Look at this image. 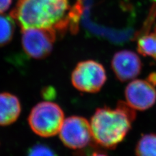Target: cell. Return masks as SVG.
Instances as JSON below:
<instances>
[{"instance_id":"cell-6","label":"cell","mask_w":156,"mask_h":156,"mask_svg":"<svg viewBox=\"0 0 156 156\" xmlns=\"http://www.w3.org/2000/svg\"><path fill=\"white\" fill-rule=\"evenodd\" d=\"M57 31L53 29L29 28L22 29V45L26 54L34 58H43L50 54L56 41Z\"/></svg>"},{"instance_id":"cell-2","label":"cell","mask_w":156,"mask_h":156,"mask_svg":"<svg viewBox=\"0 0 156 156\" xmlns=\"http://www.w3.org/2000/svg\"><path fill=\"white\" fill-rule=\"evenodd\" d=\"M136 111L124 101L115 108L104 107L96 110L90 121L94 142L106 149H114L130 131Z\"/></svg>"},{"instance_id":"cell-7","label":"cell","mask_w":156,"mask_h":156,"mask_svg":"<svg viewBox=\"0 0 156 156\" xmlns=\"http://www.w3.org/2000/svg\"><path fill=\"white\" fill-rule=\"evenodd\" d=\"M58 134L62 143L74 150L85 148L93 141L90 122L80 116L65 119Z\"/></svg>"},{"instance_id":"cell-5","label":"cell","mask_w":156,"mask_h":156,"mask_svg":"<svg viewBox=\"0 0 156 156\" xmlns=\"http://www.w3.org/2000/svg\"><path fill=\"white\" fill-rule=\"evenodd\" d=\"M156 72L150 74L146 80L135 79L126 86V102L135 111H146L156 101Z\"/></svg>"},{"instance_id":"cell-10","label":"cell","mask_w":156,"mask_h":156,"mask_svg":"<svg viewBox=\"0 0 156 156\" xmlns=\"http://www.w3.org/2000/svg\"><path fill=\"white\" fill-rule=\"evenodd\" d=\"M137 50L140 54L152 57L156 61V28L153 32L146 33L139 38Z\"/></svg>"},{"instance_id":"cell-11","label":"cell","mask_w":156,"mask_h":156,"mask_svg":"<svg viewBox=\"0 0 156 156\" xmlns=\"http://www.w3.org/2000/svg\"><path fill=\"white\" fill-rule=\"evenodd\" d=\"M135 154L136 156H156V134L141 136L136 145Z\"/></svg>"},{"instance_id":"cell-15","label":"cell","mask_w":156,"mask_h":156,"mask_svg":"<svg viewBox=\"0 0 156 156\" xmlns=\"http://www.w3.org/2000/svg\"><path fill=\"white\" fill-rule=\"evenodd\" d=\"M90 156H108V155L104 154V153H101V152H94Z\"/></svg>"},{"instance_id":"cell-9","label":"cell","mask_w":156,"mask_h":156,"mask_svg":"<svg viewBox=\"0 0 156 156\" xmlns=\"http://www.w3.org/2000/svg\"><path fill=\"white\" fill-rule=\"evenodd\" d=\"M21 113V104L18 98L8 92L0 93V126L14 123Z\"/></svg>"},{"instance_id":"cell-14","label":"cell","mask_w":156,"mask_h":156,"mask_svg":"<svg viewBox=\"0 0 156 156\" xmlns=\"http://www.w3.org/2000/svg\"><path fill=\"white\" fill-rule=\"evenodd\" d=\"M11 3L12 0H0V14L7 11Z\"/></svg>"},{"instance_id":"cell-13","label":"cell","mask_w":156,"mask_h":156,"mask_svg":"<svg viewBox=\"0 0 156 156\" xmlns=\"http://www.w3.org/2000/svg\"><path fill=\"white\" fill-rule=\"evenodd\" d=\"M27 156H57L48 146L43 144H37L29 150Z\"/></svg>"},{"instance_id":"cell-3","label":"cell","mask_w":156,"mask_h":156,"mask_svg":"<svg viewBox=\"0 0 156 156\" xmlns=\"http://www.w3.org/2000/svg\"><path fill=\"white\" fill-rule=\"evenodd\" d=\"M65 119L64 112L59 105L54 102L44 101L32 109L28 122L37 135L50 137L59 133Z\"/></svg>"},{"instance_id":"cell-1","label":"cell","mask_w":156,"mask_h":156,"mask_svg":"<svg viewBox=\"0 0 156 156\" xmlns=\"http://www.w3.org/2000/svg\"><path fill=\"white\" fill-rule=\"evenodd\" d=\"M69 0H19L10 12L22 29H53L65 31Z\"/></svg>"},{"instance_id":"cell-8","label":"cell","mask_w":156,"mask_h":156,"mask_svg":"<svg viewBox=\"0 0 156 156\" xmlns=\"http://www.w3.org/2000/svg\"><path fill=\"white\" fill-rule=\"evenodd\" d=\"M111 67L117 79L126 82L135 80L140 74L143 64L136 53L125 50L116 52L114 55Z\"/></svg>"},{"instance_id":"cell-12","label":"cell","mask_w":156,"mask_h":156,"mask_svg":"<svg viewBox=\"0 0 156 156\" xmlns=\"http://www.w3.org/2000/svg\"><path fill=\"white\" fill-rule=\"evenodd\" d=\"M14 20L11 16L0 14V47L11 41L15 29Z\"/></svg>"},{"instance_id":"cell-4","label":"cell","mask_w":156,"mask_h":156,"mask_svg":"<svg viewBox=\"0 0 156 156\" xmlns=\"http://www.w3.org/2000/svg\"><path fill=\"white\" fill-rule=\"evenodd\" d=\"M107 74L101 63L94 60L80 62L71 75L72 85L81 92L96 93L105 85Z\"/></svg>"}]
</instances>
